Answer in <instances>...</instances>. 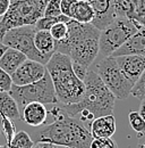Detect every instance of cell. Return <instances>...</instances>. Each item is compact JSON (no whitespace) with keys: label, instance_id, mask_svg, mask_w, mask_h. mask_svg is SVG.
Segmentation results:
<instances>
[{"label":"cell","instance_id":"1","mask_svg":"<svg viewBox=\"0 0 145 148\" xmlns=\"http://www.w3.org/2000/svg\"><path fill=\"white\" fill-rule=\"evenodd\" d=\"M54 122L35 130L31 137L35 143H50L65 148H90L93 137L79 120L69 116L62 106H54L50 112Z\"/></svg>","mask_w":145,"mask_h":148},{"label":"cell","instance_id":"2","mask_svg":"<svg viewBox=\"0 0 145 148\" xmlns=\"http://www.w3.org/2000/svg\"><path fill=\"white\" fill-rule=\"evenodd\" d=\"M67 25V37L61 41H56L54 50L69 56L74 63L90 69L99 55L101 31L91 23L83 24L74 19H70Z\"/></svg>","mask_w":145,"mask_h":148},{"label":"cell","instance_id":"3","mask_svg":"<svg viewBox=\"0 0 145 148\" xmlns=\"http://www.w3.org/2000/svg\"><path fill=\"white\" fill-rule=\"evenodd\" d=\"M45 67L52 80L59 104L72 105L81 101L85 91V83L75 74L69 56L54 51Z\"/></svg>","mask_w":145,"mask_h":148},{"label":"cell","instance_id":"4","mask_svg":"<svg viewBox=\"0 0 145 148\" xmlns=\"http://www.w3.org/2000/svg\"><path fill=\"white\" fill-rule=\"evenodd\" d=\"M83 81L85 83L83 98L81 99V101L72 105L60 104L65 112L69 116L75 117L82 111H87L94 116V119L113 114L116 97L103 83L98 73L90 67Z\"/></svg>","mask_w":145,"mask_h":148},{"label":"cell","instance_id":"5","mask_svg":"<svg viewBox=\"0 0 145 148\" xmlns=\"http://www.w3.org/2000/svg\"><path fill=\"white\" fill-rule=\"evenodd\" d=\"M49 0H10L8 12L0 18V41L5 33L23 25H35L44 16Z\"/></svg>","mask_w":145,"mask_h":148},{"label":"cell","instance_id":"6","mask_svg":"<svg viewBox=\"0 0 145 148\" xmlns=\"http://www.w3.org/2000/svg\"><path fill=\"white\" fill-rule=\"evenodd\" d=\"M144 27L145 26L136 21L125 17H117L100 33L99 55H101L103 58L111 56L133 34Z\"/></svg>","mask_w":145,"mask_h":148},{"label":"cell","instance_id":"7","mask_svg":"<svg viewBox=\"0 0 145 148\" xmlns=\"http://www.w3.org/2000/svg\"><path fill=\"white\" fill-rule=\"evenodd\" d=\"M94 71L101 77L116 99L125 100L129 97L135 83L123 73L113 56H108L99 60L95 64Z\"/></svg>","mask_w":145,"mask_h":148},{"label":"cell","instance_id":"8","mask_svg":"<svg viewBox=\"0 0 145 148\" xmlns=\"http://www.w3.org/2000/svg\"><path fill=\"white\" fill-rule=\"evenodd\" d=\"M9 93L16 100L19 110H20V107L23 108L26 104L32 103V101H37V103H41L44 105L59 104L58 98L56 96L52 80L48 73V71L41 80L36 81L34 83H31L27 86H22V87L13 84Z\"/></svg>","mask_w":145,"mask_h":148},{"label":"cell","instance_id":"9","mask_svg":"<svg viewBox=\"0 0 145 148\" xmlns=\"http://www.w3.org/2000/svg\"><path fill=\"white\" fill-rule=\"evenodd\" d=\"M34 25H23L19 27L12 29L5 33L1 39V43L7 46L8 48L16 49L23 53L27 57V59L36 60L42 64H47L50 57L42 55L34 45V36H35Z\"/></svg>","mask_w":145,"mask_h":148},{"label":"cell","instance_id":"10","mask_svg":"<svg viewBox=\"0 0 145 148\" xmlns=\"http://www.w3.org/2000/svg\"><path fill=\"white\" fill-rule=\"evenodd\" d=\"M47 73V67L44 64L39 63L36 60L26 59L17 70L12 74L13 84L22 87L34 83L41 80Z\"/></svg>","mask_w":145,"mask_h":148},{"label":"cell","instance_id":"11","mask_svg":"<svg viewBox=\"0 0 145 148\" xmlns=\"http://www.w3.org/2000/svg\"><path fill=\"white\" fill-rule=\"evenodd\" d=\"M94 12L92 25L102 31L117 18L113 0H86Z\"/></svg>","mask_w":145,"mask_h":148},{"label":"cell","instance_id":"12","mask_svg":"<svg viewBox=\"0 0 145 148\" xmlns=\"http://www.w3.org/2000/svg\"><path fill=\"white\" fill-rule=\"evenodd\" d=\"M123 73L127 77L136 83L137 80L145 71V56L142 55H125L115 57Z\"/></svg>","mask_w":145,"mask_h":148},{"label":"cell","instance_id":"13","mask_svg":"<svg viewBox=\"0 0 145 148\" xmlns=\"http://www.w3.org/2000/svg\"><path fill=\"white\" fill-rule=\"evenodd\" d=\"M49 112L44 104L32 101L26 104L22 111V120L30 127L40 128L47 123Z\"/></svg>","mask_w":145,"mask_h":148},{"label":"cell","instance_id":"14","mask_svg":"<svg viewBox=\"0 0 145 148\" xmlns=\"http://www.w3.org/2000/svg\"><path fill=\"white\" fill-rule=\"evenodd\" d=\"M117 129L116 119L113 114L100 116L94 119L90 125V132L93 139L98 138H111Z\"/></svg>","mask_w":145,"mask_h":148},{"label":"cell","instance_id":"15","mask_svg":"<svg viewBox=\"0 0 145 148\" xmlns=\"http://www.w3.org/2000/svg\"><path fill=\"white\" fill-rule=\"evenodd\" d=\"M142 55L145 56V27L137 31L111 56Z\"/></svg>","mask_w":145,"mask_h":148},{"label":"cell","instance_id":"16","mask_svg":"<svg viewBox=\"0 0 145 148\" xmlns=\"http://www.w3.org/2000/svg\"><path fill=\"white\" fill-rule=\"evenodd\" d=\"M0 117L10 119L14 122L22 120L18 104L14 97L6 91H0Z\"/></svg>","mask_w":145,"mask_h":148},{"label":"cell","instance_id":"17","mask_svg":"<svg viewBox=\"0 0 145 148\" xmlns=\"http://www.w3.org/2000/svg\"><path fill=\"white\" fill-rule=\"evenodd\" d=\"M26 59L27 57L23 53L13 48H7L0 57V69L12 75Z\"/></svg>","mask_w":145,"mask_h":148},{"label":"cell","instance_id":"18","mask_svg":"<svg viewBox=\"0 0 145 148\" xmlns=\"http://www.w3.org/2000/svg\"><path fill=\"white\" fill-rule=\"evenodd\" d=\"M34 45L42 55L48 57H51L56 51V40L49 31H36L34 36Z\"/></svg>","mask_w":145,"mask_h":148},{"label":"cell","instance_id":"19","mask_svg":"<svg viewBox=\"0 0 145 148\" xmlns=\"http://www.w3.org/2000/svg\"><path fill=\"white\" fill-rule=\"evenodd\" d=\"M137 3L138 0H113L117 17H125L131 21H136Z\"/></svg>","mask_w":145,"mask_h":148},{"label":"cell","instance_id":"20","mask_svg":"<svg viewBox=\"0 0 145 148\" xmlns=\"http://www.w3.org/2000/svg\"><path fill=\"white\" fill-rule=\"evenodd\" d=\"M93 18H94V12L90 6V3L86 0H77L72 9V19L78 23L89 24V23H92Z\"/></svg>","mask_w":145,"mask_h":148},{"label":"cell","instance_id":"21","mask_svg":"<svg viewBox=\"0 0 145 148\" xmlns=\"http://www.w3.org/2000/svg\"><path fill=\"white\" fill-rule=\"evenodd\" d=\"M8 148H33L34 141L26 131H18L15 133L12 141L7 145Z\"/></svg>","mask_w":145,"mask_h":148},{"label":"cell","instance_id":"22","mask_svg":"<svg viewBox=\"0 0 145 148\" xmlns=\"http://www.w3.org/2000/svg\"><path fill=\"white\" fill-rule=\"evenodd\" d=\"M70 17L68 16H65V15H59V16H56V17H47V16H43L39 19L35 23L34 27H35L36 31H50V29L54 26V24L59 23V22H65V23H68L70 21Z\"/></svg>","mask_w":145,"mask_h":148},{"label":"cell","instance_id":"23","mask_svg":"<svg viewBox=\"0 0 145 148\" xmlns=\"http://www.w3.org/2000/svg\"><path fill=\"white\" fill-rule=\"evenodd\" d=\"M128 120L131 129L137 133V138L145 134V120L140 114V112L131 111L128 114Z\"/></svg>","mask_w":145,"mask_h":148},{"label":"cell","instance_id":"24","mask_svg":"<svg viewBox=\"0 0 145 148\" xmlns=\"http://www.w3.org/2000/svg\"><path fill=\"white\" fill-rule=\"evenodd\" d=\"M0 125H1V132L5 134L6 143L8 145L16 133V127L14 124V121L7 117H0Z\"/></svg>","mask_w":145,"mask_h":148},{"label":"cell","instance_id":"25","mask_svg":"<svg viewBox=\"0 0 145 148\" xmlns=\"http://www.w3.org/2000/svg\"><path fill=\"white\" fill-rule=\"evenodd\" d=\"M49 32L51 33V36L54 37L56 41H61L68 34V25L65 22H59V23L54 24Z\"/></svg>","mask_w":145,"mask_h":148},{"label":"cell","instance_id":"26","mask_svg":"<svg viewBox=\"0 0 145 148\" xmlns=\"http://www.w3.org/2000/svg\"><path fill=\"white\" fill-rule=\"evenodd\" d=\"M60 3H61V0H49L44 9V16L56 17V16L61 15Z\"/></svg>","mask_w":145,"mask_h":148},{"label":"cell","instance_id":"27","mask_svg":"<svg viewBox=\"0 0 145 148\" xmlns=\"http://www.w3.org/2000/svg\"><path fill=\"white\" fill-rule=\"evenodd\" d=\"M130 95H133L135 98H138L141 100L145 98V71L141 75V77L137 80V82L135 83Z\"/></svg>","mask_w":145,"mask_h":148},{"label":"cell","instance_id":"28","mask_svg":"<svg viewBox=\"0 0 145 148\" xmlns=\"http://www.w3.org/2000/svg\"><path fill=\"white\" fill-rule=\"evenodd\" d=\"M90 148H118V145L112 138H98L92 140Z\"/></svg>","mask_w":145,"mask_h":148},{"label":"cell","instance_id":"29","mask_svg":"<svg viewBox=\"0 0 145 148\" xmlns=\"http://www.w3.org/2000/svg\"><path fill=\"white\" fill-rule=\"evenodd\" d=\"M12 87H13L12 75L3 71L2 69H0V89L2 91L9 92L12 90Z\"/></svg>","mask_w":145,"mask_h":148},{"label":"cell","instance_id":"30","mask_svg":"<svg viewBox=\"0 0 145 148\" xmlns=\"http://www.w3.org/2000/svg\"><path fill=\"white\" fill-rule=\"evenodd\" d=\"M76 2H77V0H61V3H60L61 14L72 18V9H74V6Z\"/></svg>","mask_w":145,"mask_h":148},{"label":"cell","instance_id":"31","mask_svg":"<svg viewBox=\"0 0 145 148\" xmlns=\"http://www.w3.org/2000/svg\"><path fill=\"white\" fill-rule=\"evenodd\" d=\"M137 18L136 22H138L140 24H142L144 26V21H145V0H138L137 3Z\"/></svg>","mask_w":145,"mask_h":148},{"label":"cell","instance_id":"32","mask_svg":"<svg viewBox=\"0 0 145 148\" xmlns=\"http://www.w3.org/2000/svg\"><path fill=\"white\" fill-rule=\"evenodd\" d=\"M72 70H74L75 74H76L81 80H84V79H85L86 73H87V71H89L87 67H85V66H83V65H81V64L74 63V62H72Z\"/></svg>","mask_w":145,"mask_h":148},{"label":"cell","instance_id":"33","mask_svg":"<svg viewBox=\"0 0 145 148\" xmlns=\"http://www.w3.org/2000/svg\"><path fill=\"white\" fill-rule=\"evenodd\" d=\"M10 0H0V17H2L9 9Z\"/></svg>","mask_w":145,"mask_h":148},{"label":"cell","instance_id":"34","mask_svg":"<svg viewBox=\"0 0 145 148\" xmlns=\"http://www.w3.org/2000/svg\"><path fill=\"white\" fill-rule=\"evenodd\" d=\"M33 148H58V146L50 143H35Z\"/></svg>","mask_w":145,"mask_h":148},{"label":"cell","instance_id":"35","mask_svg":"<svg viewBox=\"0 0 145 148\" xmlns=\"http://www.w3.org/2000/svg\"><path fill=\"white\" fill-rule=\"evenodd\" d=\"M140 114L143 116V119L145 120V98L144 99H142V103H141V106H140Z\"/></svg>","mask_w":145,"mask_h":148},{"label":"cell","instance_id":"36","mask_svg":"<svg viewBox=\"0 0 145 148\" xmlns=\"http://www.w3.org/2000/svg\"><path fill=\"white\" fill-rule=\"evenodd\" d=\"M137 148H145V134L138 138V143H137Z\"/></svg>","mask_w":145,"mask_h":148},{"label":"cell","instance_id":"37","mask_svg":"<svg viewBox=\"0 0 145 148\" xmlns=\"http://www.w3.org/2000/svg\"><path fill=\"white\" fill-rule=\"evenodd\" d=\"M7 48H8V47H7V46H5L3 43H1V45H0V57H1L2 54L6 51V49H7Z\"/></svg>","mask_w":145,"mask_h":148},{"label":"cell","instance_id":"38","mask_svg":"<svg viewBox=\"0 0 145 148\" xmlns=\"http://www.w3.org/2000/svg\"><path fill=\"white\" fill-rule=\"evenodd\" d=\"M0 148H8L7 145H0Z\"/></svg>","mask_w":145,"mask_h":148},{"label":"cell","instance_id":"39","mask_svg":"<svg viewBox=\"0 0 145 148\" xmlns=\"http://www.w3.org/2000/svg\"><path fill=\"white\" fill-rule=\"evenodd\" d=\"M1 133H2V132H1V125H0V136H1Z\"/></svg>","mask_w":145,"mask_h":148},{"label":"cell","instance_id":"40","mask_svg":"<svg viewBox=\"0 0 145 148\" xmlns=\"http://www.w3.org/2000/svg\"><path fill=\"white\" fill-rule=\"evenodd\" d=\"M144 26H145V21H144Z\"/></svg>","mask_w":145,"mask_h":148},{"label":"cell","instance_id":"41","mask_svg":"<svg viewBox=\"0 0 145 148\" xmlns=\"http://www.w3.org/2000/svg\"><path fill=\"white\" fill-rule=\"evenodd\" d=\"M0 45H1V41H0Z\"/></svg>","mask_w":145,"mask_h":148},{"label":"cell","instance_id":"42","mask_svg":"<svg viewBox=\"0 0 145 148\" xmlns=\"http://www.w3.org/2000/svg\"><path fill=\"white\" fill-rule=\"evenodd\" d=\"M0 91H2V90H1V89H0Z\"/></svg>","mask_w":145,"mask_h":148}]
</instances>
